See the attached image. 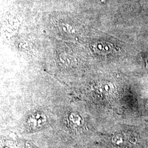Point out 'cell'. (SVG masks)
<instances>
[{
	"instance_id": "1",
	"label": "cell",
	"mask_w": 148,
	"mask_h": 148,
	"mask_svg": "<svg viewBox=\"0 0 148 148\" xmlns=\"http://www.w3.org/2000/svg\"><path fill=\"white\" fill-rule=\"evenodd\" d=\"M46 121V117L44 115L37 112L30 117L28 120V125L33 129H37L42 127Z\"/></svg>"
},
{
	"instance_id": "2",
	"label": "cell",
	"mask_w": 148,
	"mask_h": 148,
	"mask_svg": "<svg viewBox=\"0 0 148 148\" xmlns=\"http://www.w3.org/2000/svg\"><path fill=\"white\" fill-rule=\"evenodd\" d=\"M69 120L71 122V123H72V124L76 126V127H79L82 124V119L81 117L79 116L78 114H75V113H72L70 116H69Z\"/></svg>"
},
{
	"instance_id": "3",
	"label": "cell",
	"mask_w": 148,
	"mask_h": 148,
	"mask_svg": "<svg viewBox=\"0 0 148 148\" xmlns=\"http://www.w3.org/2000/svg\"><path fill=\"white\" fill-rule=\"evenodd\" d=\"M24 148H32V147L30 145H26L25 147Z\"/></svg>"
}]
</instances>
